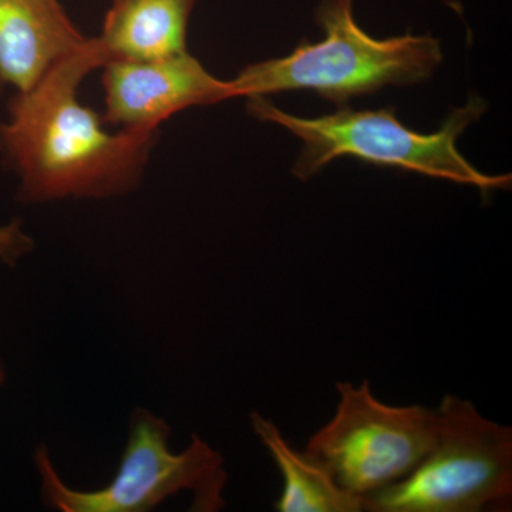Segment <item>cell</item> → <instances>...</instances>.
Listing matches in <instances>:
<instances>
[{
	"label": "cell",
	"instance_id": "cell-1",
	"mask_svg": "<svg viewBox=\"0 0 512 512\" xmlns=\"http://www.w3.org/2000/svg\"><path fill=\"white\" fill-rule=\"evenodd\" d=\"M107 62L96 37L89 39L10 101L0 153L19 175V200L114 197L140 184L156 131L111 134L77 97L84 77Z\"/></svg>",
	"mask_w": 512,
	"mask_h": 512
},
{
	"label": "cell",
	"instance_id": "cell-2",
	"mask_svg": "<svg viewBox=\"0 0 512 512\" xmlns=\"http://www.w3.org/2000/svg\"><path fill=\"white\" fill-rule=\"evenodd\" d=\"M484 100L471 96L466 106L453 110L437 133L421 134L404 126L396 110L356 111L305 119L279 110L265 96L248 97V111L255 119L278 124L302 141L292 173L309 180L335 158L352 156L366 163L416 171L427 177L473 185L484 195L510 188L511 175H487L461 156L457 138L483 116Z\"/></svg>",
	"mask_w": 512,
	"mask_h": 512
},
{
	"label": "cell",
	"instance_id": "cell-3",
	"mask_svg": "<svg viewBox=\"0 0 512 512\" xmlns=\"http://www.w3.org/2000/svg\"><path fill=\"white\" fill-rule=\"evenodd\" d=\"M316 15L325 39L303 42L289 56L245 67L229 82L234 97L302 89L343 106L386 86L424 82L443 60L439 40L431 36L367 35L353 16V0H323Z\"/></svg>",
	"mask_w": 512,
	"mask_h": 512
},
{
	"label": "cell",
	"instance_id": "cell-4",
	"mask_svg": "<svg viewBox=\"0 0 512 512\" xmlns=\"http://www.w3.org/2000/svg\"><path fill=\"white\" fill-rule=\"evenodd\" d=\"M170 434L167 421L138 407L128 420L127 446L116 476L94 491L67 487L42 444L35 463L43 503L62 512H146L187 490L192 493L191 511L222 510L228 480L224 458L195 434L184 451L171 453Z\"/></svg>",
	"mask_w": 512,
	"mask_h": 512
},
{
	"label": "cell",
	"instance_id": "cell-5",
	"mask_svg": "<svg viewBox=\"0 0 512 512\" xmlns=\"http://www.w3.org/2000/svg\"><path fill=\"white\" fill-rule=\"evenodd\" d=\"M434 447L399 483L370 495V512H483L512 497V429L446 394Z\"/></svg>",
	"mask_w": 512,
	"mask_h": 512
},
{
	"label": "cell",
	"instance_id": "cell-6",
	"mask_svg": "<svg viewBox=\"0 0 512 512\" xmlns=\"http://www.w3.org/2000/svg\"><path fill=\"white\" fill-rule=\"evenodd\" d=\"M332 419L309 440L305 453L325 468L342 490L365 503L399 483L430 453L439 434L436 410L420 404L380 402L367 380L336 384Z\"/></svg>",
	"mask_w": 512,
	"mask_h": 512
},
{
	"label": "cell",
	"instance_id": "cell-7",
	"mask_svg": "<svg viewBox=\"0 0 512 512\" xmlns=\"http://www.w3.org/2000/svg\"><path fill=\"white\" fill-rule=\"evenodd\" d=\"M104 123L156 131L180 111L232 99L231 83L212 76L190 53L104 64Z\"/></svg>",
	"mask_w": 512,
	"mask_h": 512
},
{
	"label": "cell",
	"instance_id": "cell-8",
	"mask_svg": "<svg viewBox=\"0 0 512 512\" xmlns=\"http://www.w3.org/2000/svg\"><path fill=\"white\" fill-rule=\"evenodd\" d=\"M87 42L59 0H0V86L29 92Z\"/></svg>",
	"mask_w": 512,
	"mask_h": 512
},
{
	"label": "cell",
	"instance_id": "cell-9",
	"mask_svg": "<svg viewBox=\"0 0 512 512\" xmlns=\"http://www.w3.org/2000/svg\"><path fill=\"white\" fill-rule=\"evenodd\" d=\"M195 2L113 0L97 42L109 62L157 59L187 52L188 20Z\"/></svg>",
	"mask_w": 512,
	"mask_h": 512
},
{
	"label": "cell",
	"instance_id": "cell-10",
	"mask_svg": "<svg viewBox=\"0 0 512 512\" xmlns=\"http://www.w3.org/2000/svg\"><path fill=\"white\" fill-rule=\"evenodd\" d=\"M251 426L284 477V491L275 504L276 511H365L362 498L342 490L325 468L293 448L274 421L255 412L251 414Z\"/></svg>",
	"mask_w": 512,
	"mask_h": 512
},
{
	"label": "cell",
	"instance_id": "cell-11",
	"mask_svg": "<svg viewBox=\"0 0 512 512\" xmlns=\"http://www.w3.org/2000/svg\"><path fill=\"white\" fill-rule=\"evenodd\" d=\"M35 247V242L25 234L22 222L10 221L9 224L0 227V259L6 265L15 266L22 256L29 254Z\"/></svg>",
	"mask_w": 512,
	"mask_h": 512
},
{
	"label": "cell",
	"instance_id": "cell-12",
	"mask_svg": "<svg viewBox=\"0 0 512 512\" xmlns=\"http://www.w3.org/2000/svg\"><path fill=\"white\" fill-rule=\"evenodd\" d=\"M6 380V370L5 367L0 365V386H2L3 383H5Z\"/></svg>",
	"mask_w": 512,
	"mask_h": 512
}]
</instances>
